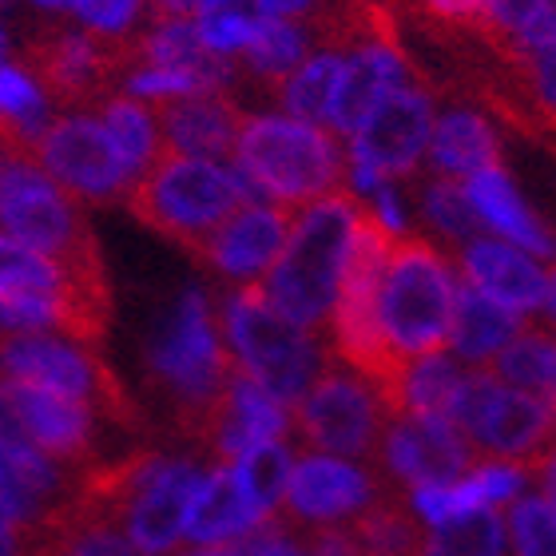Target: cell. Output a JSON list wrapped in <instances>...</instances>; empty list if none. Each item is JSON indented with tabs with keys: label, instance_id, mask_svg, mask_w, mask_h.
Returning <instances> with one entry per match:
<instances>
[{
	"label": "cell",
	"instance_id": "cell-26",
	"mask_svg": "<svg viewBox=\"0 0 556 556\" xmlns=\"http://www.w3.org/2000/svg\"><path fill=\"white\" fill-rule=\"evenodd\" d=\"M465 199H469V207L477 211L481 227H493L505 243L521 247V251H529V255H536V258L556 255L553 231L536 219L533 211L525 207V199L517 195V187H513V179L505 175V167H485V172H477L473 179H465Z\"/></svg>",
	"mask_w": 556,
	"mask_h": 556
},
{
	"label": "cell",
	"instance_id": "cell-51",
	"mask_svg": "<svg viewBox=\"0 0 556 556\" xmlns=\"http://www.w3.org/2000/svg\"><path fill=\"white\" fill-rule=\"evenodd\" d=\"M0 4H9V0H0Z\"/></svg>",
	"mask_w": 556,
	"mask_h": 556
},
{
	"label": "cell",
	"instance_id": "cell-29",
	"mask_svg": "<svg viewBox=\"0 0 556 556\" xmlns=\"http://www.w3.org/2000/svg\"><path fill=\"white\" fill-rule=\"evenodd\" d=\"M477 370L493 374L513 390H525L533 397H545L553 406L556 394V326L553 323H525L509 346H501L485 366Z\"/></svg>",
	"mask_w": 556,
	"mask_h": 556
},
{
	"label": "cell",
	"instance_id": "cell-21",
	"mask_svg": "<svg viewBox=\"0 0 556 556\" xmlns=\"http://www.w3.org/2000/svg\"><path fill=\"white\" fill-rule=\"evenodd\" d=\"M12 394V406L21 414L28 438L48 462L64 465V469H76L92 457L96 450V414L92 409L76 406L68 397L48 394V390H36V386L24 382H4Z\"/></svg>",
	"mask_w": 556,
	"mask_h": 556
},
{
	"label": "cell",
	"instance_id": "cell-12",
	"mask_svg": "<svg viewBox=\"0 0 556 556\" xmlns=\"http://www.w3.org/2000/svg\"><path fill=\"white\" fill-rule=\"evenodd\" d=\"M386 421L390 414L382 409L378 394L338 362H326V370L314 378V386L294 402L290 414V426L299 429L311 450L346 462L378 457Z\"/></svg>",
	"mask_w": 556,
	"mask_h": 556
},
{
	"label": "cell",
	"instance_id": "cell-24",
	"mask_svg": "<svg viewBox=\"0 0 556 556\" xmlns=\"http://www.w3.org/2000/svg\"><path fill=\"white\" fill-rule=\"evenodd\" d=\"M80 477L72 481L64 465L48 462L45 453H4L0 450V517L24 529L48 521L60 505H68Z\"/></svg>",
	"mask_w": 556,
	"mask_h": 556
},
{
	"label": "cell",
	"instance_id": "cell-18",
	"mask_svg": "<svg viewBox=\"0 0 556 556\" xmlns=\"http://www.w3.org/2000/svg\"><path fill=\"white\" fill-rule=\"evenodd\" d=\"M287 429H290V406H282L275 394H267L258 382H251L243 370H235L231 390L219 402L215 417H211L199 450L207 453L215 465H235L247 453L282 441Z\"/></svg>",
	"mask_w": 556,
	"mask_h": 556
},
{
	"label": "cell",
	"instance_id": "cell-41",
	"mask_svg": "<svg viewBox=\"0 0 556 556\" xmlns=\"http://www.w3.org/2000/svg\"><path fill=\"white\" fill-rule=\"evenodd\" d=\"M151 12V0H80L76 4V16H80L84 28H92L100 36H136L143 28H136L139 12Z\"/></svg>",
	"mask_w": 556,
	"mask_h": 556
},
{
	"label": "cell",
	"instance_id": "cell-22",
	"mask_svg": "<svg viewBox=\"0 0 556 556\" xmlns=\"http://www.w3.org/2000/svg\"><path fill=\"white\" fill-rule=\"evenodd\" d=\"M270 521L275 517L258 509V501L247 493L231 465H215L191 501L184 541L187 545H243Z\"/></svg>",
	"mask_w": 556,
	"mask_h": 556
},
{
	"label": "cell",
	"instance_id": "cell-10",
	"mask_svg": "<svg viewBox=\"0 0 556 556\" xmlns=\"http://www.w3.org/2000/svg\"><path fill=\"white\" fill-rule=\"evenodd\" d=\"M450 421L457 426L477 462H505L533 469L556 445V409L545 397L513 390L485 370L465 374L453 397Z\"/></svg>",
	"mask_w": 556,
	"mask_h": 556
},
{
	"label": "cell",
	"instance_id": "cell-43",
	"mask_svg": "<svg viewBox=\"0 0 556 556\" xmlns=\"http://www.w3.org/2000/svg\"><path fill=\"white\" fill-rule=\"evenodd\" d=\"M243 556H306V541L294 533V525L270 521L251 541H243Z\"/></svg>",
	"mask_w": 556,
	"mask_h": 556
},
{
	"label": "cell",
	"instance_id": "cell-9",
	"mask_svg": "<svg viewBox=\"0 0 556 556\" xmlns=\"http://www.w3.org/2000/svg\"><path fill=\"white\" fill-rule=\"evenodd\" d=\"M0 374L4 382H24L68 397L116 426H139L136 402L116 374L108 370V362L96 354V346L45 334V330L0 334Z\"/></svg>",
	"mask_w": 556,
	"mask_h": 556
},
{
	"label": "cell",
	"instance_id": "cell-40",
	"mask_svg": "<svg viewBox=\"0 0 556 556\" xmlns=\"http://www.w3.org/2000/svg\"><path fill=\"white\" fill-rule=\"evenodd\" d=\"M505 529L513 556H556V505L541 493L513 501Z\"/></svg>",
	"mask_w": 556,
	"mask_h": 556
},
{
	"label": "cell",
	"instance_id": "cell-16",
	"mask_svg": "<svg viewBox=\"0 0 556 556\" xmlns=\"http://www.w3.org/2000/svg\"><path fill=\"white\" fill-rule=\"evenodd\" d=\"M299 211L278 207V203H243L231 219L219 223L203 243L191 251V258H199L211 275L251 287L267 275L270 263L282 255L290 231H294Z\"/></svg>",
	"mask_w": 556,
	"mask_h": 556
},
{
	"label": "cell",
	"instance_id": "cell-19",
	"mask_svg": "<svg viewBox=\"0 0 556 556\" xmlns=\"http://www.w3.org/2000/svg\"><path fill=\"white\" fill-rule=\"evenodd\" d=\"M421 80V68L402 52V45H366L358 52H350L338 76V92L330 104V124L338 139H350L366 124L378 100L386 92H394L402 84Z\"/></svg>",
	"mask_w": 556,
	"mask_h": 556
},
{
	"label": "cell",
	"instance_id": "cell-6",
	"mask_svg": "<svg viewBox=\"0 0 556 556\" xmlns=\"http://www.w3.org/2000/svg\"><path fill=\"white\" fill-rule=\"evenodd\" d=\"M0 231L60 263L84 287L108 290L92 223L36 160H0Z\"/></svg>",
	"mask_w": 556,
	"mask_h": 556
},
{
	"label": "cell",
	"instance_id": "cell-34",
	"mask_svg": "<svg viewBox=\"0 0 556 556\" xmlns=\"http://www.w3.org/2000/svg\"><path fill=\"white\" fill-rule=\"evenodd\" d=\"M505 553H509L505 513L481 509L426 529V541H421V553L417 556H505Z\"/></svg>",
	"mask_w": 556,
	"mask_h": 556
},
{
	"label": "cell",
	"instance_id": "cell-48",
	"mask_svg": "<svg viewBox=\"0 0 556 556\" xmlns=\"http://www.w3.org/2000/svg\"><path fill=\"white\" fill-rule=\"evenodd\" d=\"M545 311H548V323L556 326V267L548 270V290H545Z\"/></svg>",
	"mask_w": 556,
	"mask_h": 556
},
{
	"label": "cell",
	"instance_id": "cell-42",
	"mask_svg": "<svg viewBox=\"0 0 556 556\" xmlns=\"http://www.w3.org/2000/svg\"><path fill=\"white\" fill-rule=\"evenodd\" d=\"M489 9H493V45H489V56L497 60V64H509L513 36L521 33L536 12L556 9V0H489Z\"/></svg>",
	"mask_w": 556,
	"mask_h": 556
},
{
	"label": "cell",
	"instance_id": "cell-8",
	"mask_svg": "<svg viewBox=\"0 0 556 556\" xmlns=\"http://www.w3.org/2000/svg\"><path fill=\"white\" fill-rule=\"evenodd\" d=\"M219 323L235 366L267 394H275L282 406H294L330 362L323 338L278 318L255 290V282L235 290Z\"/></svg>",
	"mask_w": 556,
	"mask_h": 556
},
{
	"label": "cell",
	"instance_id": "cell-30",
	"mask_svg": "<svg viewBox=\"0 0 556 556\" xmlns=\"http://www.w3.org/2000/svg\"><path fill=\"white\" fill-rule=\"evenodd\" d=\"M311 48H314V36L306 24L267 21L247 40V48L235 56V64H243L247 76L255 84H267L270 92H278V84L311 60Z\"/></svg>",
	"mask_w": 556,
	"mask_h": 556
},
{
	"label": "cell",
	"instance_id": "cell-27",
	"mask_svg": "<svg viewBox=\"0 0 556 556\" xmlns=\"http://www.w3.org/2000/svg\"><path fill=\"white\" fill-rule=\"evenodd\" d=\"M429 172L445 179H473L485 167H501V139L473 108H445L429 131Z\"/></svg>",
	"mask_w": 556,
	"mask_h": 556
},
{
	"label": "cell",
	"instance_id": "cell-33",
	"mask_svg": "<svg viewBox=\"0 0 556 556\" xmlns=\"http://www.w3.org/2000/svg\"><path fill=\"white\" fill-rule=\"evenodd\" d=\"M342 64H346L342 52H314L299 72H290L287 80L278 84L275 96L282 100V108L290 112V119L318 124V128L330 124V104H334Z\"/></svg>",
	"mask_w": 556,
	"mask_h": 556
},
{
	"label": "cell",
	"instance_id": "cell-35",
	"mask_svg": "<svg viewBox=\"0 0 556 556\" xmlns=\"http://www.w3.org/2000/svg\"><path fill=\"white\" fill-rule=\"evenodd\" d=\"M100 124L108 128V136H112L116 151L124 155V163H128L131 184H136V175L163 151L151 108L143 104V100H136V96L116 92V96H108L104 104H100Z\"/></svg>",
	"mask_w": 556,
	"mask_h": 556
},
{
	"label": "cell",
	"instance_id": "cell-1",
	"mask_svg": "<svg viewBox=\"0 0 556 556\" xmlns=\"http://www.w3.org/2000/svg\"><path fill=\"white\" fill-rule=\"evenodd\" d=\"M457 294L462 282L450 255H441L421 235H394L370 290V334L382 362V382L374 394L386 414L394 409L397 382L409 362L450 350Z\"/></svg>",
	"mask_w": 556,
	"mask_h": 556
},
{
	"label": "cell",
	"instance_id": "cell-4",
	"mask_svg": "<svg viewBox=\"0 0 556 556\" xmlns=\"http://www.w3.org/2000/svg\"><path fill=\"white\" fill-rule=\"evenodd\" d=\"M124 203L143 227L160 231L163 239L179 243L191 255L219 223L251 203V184L219 160L160 151L136 175Z\"/></svg>",
	"mask_w": 556,
	"mask_h": 556
},
{
	"label": "cell",
	"instance_id": "cell-50",
	"mask_svg": "<svg viewBox=\"0 0 556 556\" xmlns=\"http://www.w3.org/2000/svg\"><path fill=\"white\" fill-rule=\"evenodd\" d=\"M4 56H9V36L0 33V68H4Z\"/></svg>",
	"mask_w": 556,
	"mask_h": 556
},
{
	"label": "cell",
	"instance_id": "cell-2",
	"mask_svg": "<svg viewBox=\"0 0 556 556\" xmlns=\"http://www.w3.org/2000/svg\"><path fill=\"white\" fill-rule=\"evenodd\" d=\"M235 370L239 366L223 338L219 311L203 290H187L148 346V378L167 402L179 438L191 445L203 441L211 417L231 390Z\"/></svg>",
	"mask_w": 556,
	"mask_h": 556
},
{
	"label": "cell",
	"instance_id": "cell-28",
	"mask_svg": "<svg viewBox=\"0 0 556 556\" xmlns=\"http://www.w3.org/2000/svg\"><path fill=\"white\" fill-rule=\"evenodd\" d=\"M521 326H525V314L505 311L501 302L485 299L481 290H473L465 282L462 294H457V318H453V334H450L453 358L465 362L469 370H477L501 346H509Z\"/></svg>",
	"mask_w": 556,
	"mask_h": 556
},
{
	"label": "cell",
	"instance_id": "cell-44",
	"mask_svg": "<svg viewBox=\"0 0 556 556\" xmlns=\"http://www.w3.org/2000/svg\"><path fill=\"white\" fill-rule=\"evenodd\" d=\"M207 0H151V21H195Z\"/></svg>",
	"mask_w": 556,
	"mask_h": 556
},
{
	"label": "cell",
	"instance_id": "cell-37",
	"mask_svg": "<svg viewBox=\"0 0 556 556\" xmlns=\"http://www.w3.org/2000/svg\"><path fill=\"white\" fill-rule=\"evenodd\" d=\"M402 9H409L417 21L429 24L445 45H473L489 56V45H493V9H489V0H402Z\"/></svg>",
	"mask_w": 556,
	"mask_h": 556
},
{
	"label": "cell",
	"instance_id": "cell-32",
	"mask_svg": "<svg viewBox=\"0 0 556 556\" xmlns=\"http://www.w3.org/2000/svg\"><path fill=\"white\" fill-rule=\"evenodd\" d=\"M350 536L366 556H417L426 541V525L417 521L409 501L382 493L358 521L350 525Z\"/></svg>",
	"mask_w": 556,
	"mask_h": 556
},
{
	"label": "cell",
	"instance_id": "cell-14",
	"mask_svg": "<svg viewBox=\"0 0 556 556\" xmlns=\"http://www.w3.org/2000/svg\"><path fill=\"white\" fill-rule=\"evenodd\" d=\"M390 493L382 473H370L366 465L330 457V453H306L294 462L282 497V521L299 529H346L370 509L374 501Z\"/></svg>",
	"mask_w": 556,
	"mask_h": 556
},
{
	"label": "cell",
	"instance_id": "cell-15",
	"mask_svg": "<svg viewBox=\"0 0 556 556\" xmlns=\"http://www.w3.org/2000/svg\"><path fill=\"white\" fill-rule=\"evenodd\" d=\"M374 462L382 465V477L414 493L465 477L477 465V453L450 417H390Z\"/></svg>",
	"mask_w": 556,
	"mask_h": 556
},
{
	"label": "cell",
	"instance_id": "cell-46",
	"mask_svg": "<svg viewBox=\"0 0 556 556\" xmlns=\"http://www.w3.org/2000/svg\"><path fill=\"white\" fill-rule=\"evenodd\" d=\"M0 556H28V529L0 517Z\"/></svg>",
	"mask_w": 556,
	"mask_h": 556
},
{
	"label": "cell",
	"instance_id": "cell-23",
	"mask_svg": "<svg viewBox=\"0 0 556 556\" xmlns=\"http://www.w3.org/2000/svg\"><path fill=\"white\" fill-rule=\"evenodd\" d=\"M525 485H529V469H521V465L477 462L469 473L450 481V485L414 489L409 493V509H414V517L426 529H433V525L465 517V513L505 509L517 497H525Z\"/></svg>",
	"mask_w": 556,
	"mask_h": 556
},
{
	"label": "cell",
	"instance_id": "cell-3",
	"mask_svg": "<svg viewBox=\"0 0 556 556\" xmlns=\"http://www.w3.org/2000/svg\"><path fill=\"white\" fill-rule=\"evenodd\" d=\"M358 211L362 199L350 187L314 199L311 207L299 211L282 255L255 282V290L278 318H287L290 326L311 330V334L326 330V318L338 299V282L346 270Z\"/></svg>",
	"mask_w": 556,
	"mask_h": 556
},
{
	"label": "cell",
	"instance_id": "cell-17",
	"mask_svg": "<svg viewBox=\"0 0 556 556\" xmlns=\"http://www.w3.org/2000/svg\"><path fill=\"white\" fill-rule=\"evenodd\" d=\"M151 116L160 131V148L175 155H195V160H231L235 139L243 131L247 112L239 108L227 88L191 96H167L151 100Z\"/></svg>",
	"mask_w": 556,
	"mask_h": 556
},
{
	"label": "cell",
	"instance_id": "cell-39",
	"mask_svg": "<svg viewBox=\"0 0 556 556\" xmlns=\"http://www.w3.org/2000/svg\"><path fill=\"white\" fill-rule=\"evenodd\" d=\"M421 207H426L429 223L438 227L450 243L465 247L481 239V219H477V211L469 207V199H465V184L457 179H445V175H433L429 172L426 187H421Z\"/></svg>",
	"mask_w": 556,
	"mask_h": 556
},
{
	"label": "cell",
	"instance_id": "cell-7",
	"mask_svg": "<svg viewBox=\"0 0 556 556\" xmlns=\"http://www.w3.org/2000/svg\"><path fill=\"white\" fill-rule=\"evenodd\" d=\"M139 60L136 36H100L92 28H40L21 45L16 68L40 88L48 104L68 108L80 116L84 108H100L108 96L124 92Z\"/></svg>",
	"mask_w": 556,
	"mask_h": 556
},
{
	"label": "cell",
	"instance_id": "cell-11",
	"mask_svg": "<svg viewBox=\"0 0 556 556\" xmlns=\"http://www.w3.org/2000/svg\"><path fill=\"white\" fill-rule=\"evenodd\" d=\"M429 131H433V88L426 76L386 92L366 124L350 136L346 184H354L350 191L370 195L374 187L414 175L429 148Z\"/></svg>",
	"mask_w": 556,
	"mask_h": 556
},
{
	"label": "cell",
	"instance_id": "cell-13",
	"mask_svg": "<svg viewBox=\"0 0 556 556\" xmlns=\"http://www.w3.org/2000/svg\"><path fill=\"white\" fill-rule=\"evenodd\" d=\"M40 172L52 175L72 199L104 207L128 195L131 172L116 151L108 128L92 116H60L52 119L33 148Z\"/></svg>",
	"mask_w": 556,
	"mask_h": 556
},
{
	"label": "cell",
	"instance_id": "cell-25",
	"mask_svg": "<svg viewBox=\"0 0 556 556\" xmlns=\"http://www.w3.org/2000/svg\"><path fill=\"white\" fill-rule=\"evenodd\" d=\"M28 556H139L112 513L72 493L48 521L28 529Z\"/></svg>",
	"mask_w": 556,
	"mask_h": 556
},
{
	"label": "cell",
	"instance_id": "cell-52",
	"mask_svg": "<svg viewBox=\"0 0 556 556\" xmlns=\"http://www.w3.org/2000/svg\"><path fill=\"white\" fill-rule=\"evenodd\" d=\"M362 556H366V553H362Z\"/></svg>",
	"mask_w": 556,
	"mask_h": 556
},
{
	"label": "cell",
	"instance_id": "cell-38",
	"mask_svg": "<svg viewBox=\"0 0 556 556\" xmlns=\"http://www.w3.org/2000/svg\"><path fill=\"white\" fill-rule=\"evenodd\" d=\"M239 481L247 485V493L258 501V509L267 517H278L282 509V497H287V481L290 469H294V457H290L287 441H275V445H263V450L247 453L231 465Z\"/></svg>",
	"mask_w": 556,
	"mask_h": 556
},
{
	"label": "cell",
	"instance_id": "cell-20",
	"mask_svg": "<svg viewBox=\"0 0 556 556\" xmlns=\"http://www.w3.org/2000/svg\"><path fill=\"white\" fill-rule=\"evenodd\" d=\"M462 275L485 299L501 302L513 314H533L545 306L548 270L536 263V255L505 239H473L462 247Z\"/></svg>",
	"mask_w": 556,
	"mask_h": 556
},
{
	"label": "cell",
	"instance_id": "cell-47",
	"mask_svg": "<svg viewBox=\"0 0 556 556\" xmlns=\"http://www.w3.org/2000/svg\"><path fill=\"white\" fill-rule=\"evenodd\" d=\"M167 556H243V545H191L184 553H167Z\"/></svg>",
	"mask_w": 556,
	"mask_h": 556
},
{
	"label": "cell",
	"instance_id": "cell-31",
	"mask_svg": "<svg viewBox=\"0 0 556 556\" xmlns=\"http://www.w3.org/2000/svg\"><path fill=\"white\" fill-rule=\"evenodd\" d=\"M462 362L450 354H429L406 366L390 417H450L453 397L465 382Z\"/></svg>",
	"mask_w": 556,
	"mask_h": 556
},
{
	"label": "cell",
	"instance_id": "cell-45",
	"mask_svg": "<svg viewBox=\"0 0 556 556\" xmlns=\"http://www.w3.org/2000/svg\"><path fill=\"white\" fill-rule=\"evenodd\" d=\"M529 481H536V485H541V497H548L556 505V445L529 469Z\"/></svg>",
	"mask_w": 556,
	"mask_h": 556
},
{
	"label": "cell",
	"instance_id": "cell-36",
	"mask_svg": "<svg viewBox=\"0 0 556 556\" xmlns=\"http://www.w3.org/2000/svg\"><path fill=\"white\" fill-rule=\"evenodd\" d=\"M267 21H275L267 9V0H207L195 16L199 40L215 52V56L231 60L247 48V40L263 28Z\"/></svg>",
	"mask_w": 556,
	"mask_h": 556
},
{
	"label": "cell",
	"instance_id": "cell-5",
	"mask_svg": "<svg viewBox=\"0 0 556 556\" xmlns=\"http://www.w3.org/2000/svg\"><path fill=\"white\" fill-rule=\"evenodd\" d=\"M231 160L255 191L294 211L342 191L350 172V151L334 131L290 116H247Z\"/></svg>",
	"mask_w": 556,
	"mask_h": 556
},
{
	"label": "cell",
	"instance_id": "cell-49",
	"mask_svg": "<svg viewBox=\"0 0 556 556\" xmlns=\"http://www.w3.org/2000/svg\"><path fill=\"white\" fill-rule=\"evenodd\" d=\"M36 4H45V9H76L80 0H36Z\"/></svg>",
	"mask_w": 556,
	"mask_h": 556
}]
</instances>
